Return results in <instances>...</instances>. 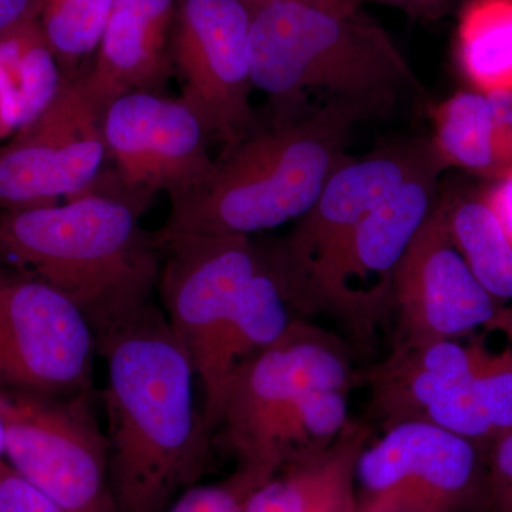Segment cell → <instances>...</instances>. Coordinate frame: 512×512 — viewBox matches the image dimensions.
Wrapping results in <instances>:
<instances>
[{
    "mask_svg": "<svg viewBox=\"0 0 512 512\" xmlns=\"http://www.w3.org/2000/svg\"><path fill=\"white\" fill-rule=\"evenodd\" d=\"M0 512H67L0 458Z\"/></svg>",
    "mask_w": 512,
    "mask_h": 512,
    "instance_id": "obj_26",
    "label": "cell"
},
{
    "mask_svg": "<svg viewBox=\"0 0 512 512\" xmlns=\"http://www.w3.org/2000/svg\"><path fill=\"white\" fill-rule=\"evenodd\" d=\"M97 338L82 309L0 262V390L73 397L93 390Z\"/></svg>",
    "mask_w": 512,
    "mask_h": 512,
    "instance_id": "obj_8",
    "label": "cell"
},
{
    "mask_svg": "<svg viewBox=\"0 0 512 512\" xmlns=\"http://www.w3.org/2000/svg\"><path fill=\"white\" fill-rule=\"evenodd\" d=\"M158 249L163 312L200 383L222 329L264 256L244 235L177 238Z\"/></svg>",
    "mask_w": 512,
    "mask_h": 512,
    "instance_id": "obj_15",
    "label": "cell"
},
{
    "mask_svg": "<svg viewBox=\"0 0 512 512\" xmlns=\"http://www.w3.org/2000/svg\"><path fill=\"white\" fill-rule=\"evenodd\" d=\"M444 168L443 161L431 165L350 229L289 305L322 306L363 333L372 328L387 308H393L397 271L436 204Z\"/></svg>",
    "mask_w": 512,
    "mask_h": 512,
    "instance_id": "obj_7",
    "label": "cell"
},
{
    "mask_svg": "<svg viewBox=\"0 0 512 512\" xmlns=\"http://www.w3.org/2000/svg\"><path fill=\"white\" fill-rule=\"evenodd\" d=\"M0 458H5V426L0 416Z\"/></svg>",
    "mask_w": 512,
    "mask_h": 512,
    "instance_id": "obj_32",
    "label": "cell"
},
{
    "mask_svg": "<svg viewBox=\"0 0 512 512\" xmlns=\"http://www.w3.org/2000/svg\"><path fill=\"white\" fill-rule=\"evenodd\" d=\"M478 481L476 443L424 420L393 424L356 464L360 512H460Z\"/></svg>",
    "mask_w": 512,
    "mask_h": 512,
    "instance_id": "obj_11",
    "label": "cell"
},
{
    "mask_svg": "<svg viewBox=\"0 0 512 512\" xmlns=\"http://www.w3.org/2000/svg\"><path fill=\"white\" fill-rule=\"evenodd\" d=\"M480 343L463 346L454 339L420 348H397L373 373L377 409L389 424L423 420L431 403L474 375Z\"/></svg>",
    "mask_w": 512,
    "mask_h": 512,
    "instance_id": "obj_19",
    "label": "cell"
},
{
    "mask_svg": "<svg viewBox=\"0 0 512 512\" xmlns=\"http://www.w3.org/2000/svg\"><path fill=\"white\" fill-rule=\"evenodd\" d=\"M178 0H114L90 67L87 92L100 109L133 92H158L173 74L171 33Z\"/></svg>",
    "mask_w": 512,
    "mask_h": 512,
    "instance_id": "obj_16",
    "label": "cell"
},
{
    "mask_svg": "<svg viewBox=\"0 0 512 512\" xmlns=\"http://www.w3.org/2000/svg\"><path fill=\"white\" fill-rule=\"evenodd\" d=\"M450 0H399L397 8L406 10L414 16H429L433 18L446 8Z\"/></svg>",
    "mask_w": 512,
    "mask_h": 512,
    "instance_id": "obj_31",
    "label": "cell"
},
{
    "mask_svg": "<svg viewBox=\"0 0 512 512\" xmlns=\"http://www.w3.org/2000/svg\"><path fill=\"white\" fill-rule=\"evenodd\" d=\"M247 498L229 478L224 484L192 485L165 512H245Z\"/></svg>",
    "mask_w": 512,
    "mask_h": 512,
    "instance_id": "obj_25",
    "label": "cell"
},
{
    "mask_svg": "<svg viewBox=\"0 0 512 512\" xmlns=\"http://www.w3.org/2000/svg\"><path fill=\"white\" fill-rule=\"evenodd\" d=\"M103 136L116 180L147 201L157 192L171 198L194 190L217 165L207 128L180 97L124 94L104 109Z\"/></svg>",
    "mask_w": 512,
    "mask_h": 512,
    "instance_id": "obj_12",
    "label": "cell"
},
{
    "mask_svg": "<svg viewBox=\"0 0 512 512\" xmlns=\"http://www.w3.org/2000/svg\"><path fill=\"white\" fill-rule=\"evenodd\" d=\"M363 427L348 424L320 453L285 464L248 495L245 512H340L359 505L357 458L365 448Z\"/></svg>",
    "mask_w": 512,
    "mask_h": 512,
    "instance_id": "obj_18",
    "label": "cell"
},
{
    "mask_svg": "<svg viewBox=\"0 0 512 512\" xmlns=\"http://www.w3.org/2000/svg\"><path fill=\"white\" fill-rule=\"evenodd\" d=\"M63 73L39 19L0 35V138L15 136L55 100Z\"/></svg>",
    "mask_w": 512,
    "mask_h": 512,
    "instance_id": "obj_20",
    "label": "cell"
},
{
    "mask_svg": "<svg viewBox=\"0 0 512 512\" xmlns=\"http://www.w3.org/2000/svg\"><path fill=\"white\" fill-rule=\"evenodd\" d=\"M5 460L67 512H116L106 431L92 393L73 397L2 392Z\"/></svg>",
    "mask_w": 512,
    "mask_h": 512,
    "instance_id": "obj_6",
    "label": "cell"
},
{
    "mask_svg": "<svg viewBox=\"0 0 512 512\" xmlns=\"http://www.w3.org/2000/svg\"><path fill=\"white\" fill-rule=\"evenodd\" d=\"M366 0H363V3H365ZM370 2H379L384 3V5H392L397 6V3H399V0H370Z\"/></svg>",
    "mask_w": 512,
    "mask_h": 512,
    "instance_id": "obj_33",
    "label": "cell"
},
{
    "mask_svg": "<svg viewBox=\"0 0 512 512\" xmlns=\"http://www.w3.org/2000/svg\"><path fill=\"white\" fill-rule=\"evenodd\" d=\"M255 89L291 119L312 90L392 101L419 89L389 33L362 12L363 0H249Z\"/></svg>",
    "mask_w": 512,
    "mask_h": 512,
    "instance_id": "obj_5",
    "label": "cell"
},
{
    "mask_svg": "<svg viewBox=\"0 0 512 512\" xmlns=\"http://www.w3.org/2000/svg\"><path fill=\"white\" fill-rule=\"evenodd\" d=\"M439 161L443 160L427 141L392 144L360 160L345 158L329 175L311 210L299 218L271 258H265L288 302L350 229Z\"/></svg>",
    "mask_w": 512,
    "mask_h": 512,
    "instance_id": "obj_13",
    "label": "cell"
},
{
    "mask_svg": "<svg viewBox=\"0 0 512 512\" xmlns=\"http://www.w3.org/2000/svg\"><path fill=\"white\" fill-rule=\"evenodd\" d=\"M399 348H420L468 335L505 318L458 251L447 200L434 204L403 256L394 284Z\"/></svg>",
    "mask_w": 512,
    "mask_h": 512,
    "instance_id": "obj_14",
    "label": "cell"
},
{
    "mask_svg": "<svg viewBox=\"0 0 512 512\" xmlns=\"http://www.w3.org/2000/svg\"><path fill=\"white\" fill-rule=\"evenodd\" d=\"M512 241V167L498 177V183L484 198Z\"/></svg>",
    "mask_w": 512,
    "mask_h": 512,
    "instance_id": "obj_28",
    "label": "cell"
},
{
    "mask_svg": "<svg viewBox=\"0 0 512 512\" xmlns=\"http://www.w3.org/2000/svg\"><path fill=\"white\" fill-rule=\"evenodd\" d=\"M457 55L480 93L512 92V0H468L458 20Z\"/></svg>",
    "mask_w": 512,
    "mask_h": 512,
    "instance_id": "obj_22",
    "label": "cell"
},
{
    "mask_svg": "<svg viewBox=\"0 0 512 512\" xmlns=\"http://www.w3.org/2000/svg\"><path fill=\"white\" fill-rule=\"evenodd\" d=\"M114 0H40L39 23L63 77L86 72L100 45Z\"/></svg>",
    "mask_w": 512,
    "mask_h": 512,
    "instance_id": "obj_24",
    "label": "cell"
},
{
    "mask_svg": "<svg viewBox=\"0 0 512 512\" xmlns=\"http://www.w3.org/2000/svg\"><path fill=\"white\" fill-rule=\"evenodd\" d=\"M249 0H178L171 66L180 99L200 116L222 154L252 133Z\"/></svg>",
    "mask_w": 512,
    "mask_h": 512,
    "instance_id": "obj_9",
    "label": "cell"
},
{
    "mask_svg": "<svg viewBox=\"0 0 512 512\" xmlns=\"http://www.w3.org/2000/svg\"><path fill=\"white\" fill-rule=\"evenodd\" d=\"M289 302L266 264L252 276L222 329L210 367L200 380L202 413L211 431L220 423L228 384L245 360L275 345L291 326Z\"/></svg>",
    "mask_w": 512,
    "mask_h": 512,
    "instance_id": "obj_17",
    "label": "cell"
},
{
    "mask_svg": "<svg viewBox=\"0 0 512 512\" xmlns=\"http://www.w3.org/2000/svg\"><path fill=\"white\" fill-rule=\"evenodd\" d=\"M350 376L342 346L301 322L245 360L218 423L238 461L231 480L249 495L285 464L328 448L349 423Z\"/></svg>",
    "mask_w": 512,
    "mask_h": 512,
    "instance_id": "obj_4",
    "label": "cell"
},
{
    "mask_svg": "<svg viewBox=\"0 0 512 512\" xmlns=\"http://www.w3.org/2000/svg\"><path fill=\"white\" fill-rule=\"evenodd\" d=\"M488 487L495 512H512V429L493 440Z\"/></svg>",
    "mask_w": 512,
    "mask_h": 512,
    "instance_id": "obj_27",
    "label": "cell"
},
{
    "mask_svg": "<svg viewBox=\"0 0 512 512\" xmlns=\"http://www.w3.org/2000/svg\"><path fill=\"white\" fill-rule=\"evenodd\" d=\"M485 97L490 103L497 123L512 130V92L497 90V92L485 93Z\"/></svg>",
    "mask_w": 512,
    "mask_h": 512,
    "instance_id": "obj_30",
    "label": "cell"
},
{
    "mask_svg": "<svg viewBox=\"0 0 512 512\" xmlns=\"http://www.w3.org/2000/svg\"><path fill=\"white\" fill-rule=\"evenodd\" d=\"M390 101L333 97L311 113L276 120L222 154L205 183L171 197L158 245L184 237L249 235L299 220L345 160L353 128Z\"/></svg>",
    "mask_w": 512,
    "mask_h": 512,
    "instance_id": "obj_3",
    "label": "cell"
},
{
    "mask_svg": "<svg viewBox=\"0 0 512 512\" xmlns=\"http://www.w3.org/2000/svg\"><path fill=\"white\" fill-rule=\"evenodd\" d=\"M148 202L104 173L64 204L0 210V262L72 299L99 339L153 302L161 252L141 227Z\"/></svg>",
    "mask_w": 512,
    "mask_h": 512,
    "instance_id": "obj_2",
    "label": "cell"
},
{
    "mask_svg": "<svg viewBox=\"0 0 512 512\" xmlns=\"http://www.w3.org/2000/svg\"><path fill=\"white\" fill-rule=\"evenodd\" d=\"M448 225L468 268L495 301L512 299V241L485 200L448 204Z\"/></svg>",
    "mask_w": 512,
    "mask_h": 512,
    "instance_id": "obj_23",
    "label": "cell"
},
{
    "mask_svg": "<svg viewBox=\"0 0 512 512\" xmlns=\"http://www.w3.org/2000/svg\"><path fill=\"white\" fill-rule=\"evenodd\" d=\"M433 147L447 165L500 177L501 126L483 93L461 92L434 111Z\"/></svg>",
    "mask_w": 512,
    "mask_h": 512,
    "instance_id": "obj_21",
    "label": "cell"
},
{
    "mask_svg": "<svg viewBox=\"0 0 512 512\" xmlns=\"http://www.w3.org/2000/svg\"><path fill=\"white\" fill-rule=\"evenodd\" d=\"M116 512H165L198 483L211 429L195 402L194 366L164 312L148 303L97 339Z\"/></svg>",
    "mask_w": 512,
    "mask_h": 512,
    "instance_id": "obj_1",
    "label": "cell"
},
{
    "mask_svg": "<svg viewBox=\"0 0 512 512\" xmlns=\"http://www.w3.org/2000/svg\"><path fill=\"white\" fill-rule=\"evenodd\" d=\"M83 73L63 77L49 107L0 148V210L72 200L103 177L104 110L87 92Z\"/></svg>",
    "mask_w": 512,
    "mask_h": 512,
    "instance_id": "obj_10",
    "label": "cell"
},
{
    "mask_svg": "<svg viewBox=\"0 0 512 512\" xmlns=\"http://www.w3.org/2000/svg\"><path fill=\"white\" fill-rule=\"evenodd\" d=\"M40 0H0V35L20 23L39 18Z\"/></svg>",
    "mask_w": 512,
    "mask_h": 512,
    "instance_id": "obj_29",
    "label": "cell"
}]
</instances>
